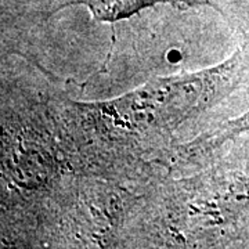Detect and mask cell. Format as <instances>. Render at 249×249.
<instances>
[{
    "instance_id": "cell-1",
    "label": "cell",
    "mask_w": 249,
    "mask_h": 249,
    "mask_svg": "<svg viewBox=\"0 0 249 249\" xmlns=\"http://www.w3.org/2000/svg\"><path fill=\"white\" fill-rule=\"evenodd\" d=\"M248 61L249 53L237 54L222 76L224 67L220 68L217 76L206 73L181 79L160 80L121 98L109 108L114 111V115L126 121L124 124L129 127H173L187 116L193 115L196 109L206 106L211 94L214 93L216 83H237L248 67Z\"/></svg>"
},
{
    "instance_id": "cell-2",
    "label": "cell",
    "mask_w": 249,
    "mask_h": 249,
    "mask_svg": "<svg viewBox=\"0 0 249 249\" xmlns=\"http://www.w3.org/2000/svg\"><path fill=\"white\" fill-rule=\"evenodd\" d=\"M162 1H183V3H206L208 0H64L60 7L72 4L88 6L93 16L103 21H115L136 13L137 10Z\"/></svg>"
},
{
    "instance_id": "cell-3",
    "label": "cell",
    "mask_w": 249,
    "mask_h": 249,
    "mask_svg": "<svg viewBox=\"0 0 249 249\" xmlns=\"http://www.w3.org/2000/svg\"><path fill=\"white\" fill-rule=\"evenodd\" d=\"M249 129V112L248 114H245V115H242L241 118H238L237 121H234L231 124H229V126H226L224 129L220 130V137L222 139H226V137H229L230 134L234 133H238L241 130H247Z\"/></svg>"
},
{
    "instance_id": "cell-4",
    "label": "cell",
    "mask_w": 249,
    "mask_h": 249,
    "mask_svg": "<svg viewBox=\"0 0 249 249\" xmlns=\"http://www.w3.org/2000/svg\"><path fill=\"white\" fill-rule=\"evenodd\" d=\"M180 57H181L180 54H178V53H173V52H172V53H169V55H168L169 61H176V60H180Z\"/></svg>"
}]
</instances>
